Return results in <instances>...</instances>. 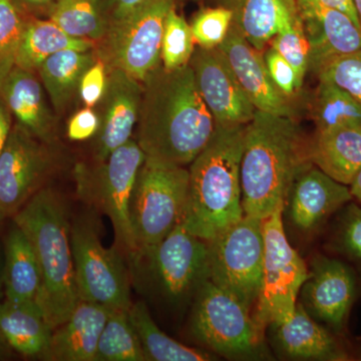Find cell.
<instances>
[{"mask_svg":"<svg viewBox=\"0 0 361 361\" xmlns=\"http://www.w3.org/2000/svg\"><path fill=\"white\" fill-rule=\"evenodd\" d=\"M135 142L146 158L186 167L205 148L216 123L190 65L159 66L142 82Z\"/></svg>","mask_w":361,"mask_h":361,"instance_id":"obj_1","label":"cell"},{"mask_svg":"<svg viewBox=\"0 0 361 361\" xmlns=\"http://www.w3.org/2000/svg\"><path fill=\"white\" fill-rule=\"evenodd\" d=\"M25 23L11 0H0V85L16 66Z\"/></svg>","mask_w":361,"mask_h":361,"instance_id":"obj_36","label":"cell"},{"mask_svg":"<svg viewBox=\"0 0 361 361\" xmlns=\"http://www.w3.org/2000/svg\"><path fill=\"white\" fill-rule=\"evenodd\" d=\"M51 20L71 37L90 42L103 39L110 25L102 0H58Z\"/></svg>","mask_w":361,"mask_h":361,"instance_id":"obj_31","label":"cell"},{"mask_svg":"<svg viewBox=\"0 0 361 361\" xmlns=\"http://www.w3.org/2000/svg\"><path fill=\"white\" fill-rule=\"evenodd\" d=\"M142 92V82L118 68L109 70L106 90L97 104L101 114L94 158L99 163L132 139L139 121Z\"/></svg>","mask_w":361,"mask_h":361,"instance_id":"obj_16","label":"cell"},{"mask_svg":"<svg viewBox=\"0 0 361 361\" xmlns=\"http://www.w3.org/2000/svg\"><path fill=\"white\" fill-rule=\"evenodd\" d=\"M189 193V170L146 158L137 172L130 203L137 254L160 243L182 223Z\"/></svg>","mask_w":361,"mask_h":361,"instance_id":"obj_5","label":"cell"},{"mask_svg":"<svg viewBox=\"0 0 361 361\" xmlns=\"http://www.w3.org/2000/svg\"><path fill=\"white\" fill-rule=\"evenodd\" d=\"M300 292L305 310L345 338L349 314L360 293L355 271L341 259L319 254L313 259Z\"/></svg>","mask_w":361,"mask_h":361,"instance_id":"obj_14","label":"cell"},{"mask_svg":"<svg viewBox=\"0 0 361 361\" xmlns=\"http://www.w3.org/2000/svg\"><path fill=\"white\" fill-rule=\"evenodd\" d=\"M218 49L256 110L276 116H292L288 97L271 80L261 51L247 42L234 23Z\"/></svg>","mask_w":361,"mask_h":361,"instance_id":"obj_19","label":"cell"},{"mask_svg":"<svg viewBox=\"0 0 361 361\" xmlns=\"http://www.w3.org/2000/svg\"><path fill=\"white\" fill-rule=\"evenodd\" d=\"M209 244V280L251 310L262 281V221L244 215Z\"/></svg>","mask_w":361,"mask_h":361,"instance_id":"obj_10","label":"cell"},{"mask_svg":"<svg viewBox=\"0 0 361 361\" xmlns=\"http://www.w3.org/2000/svg\"><path fill=\"white\" fill-rule=\"evenodd\" d=\"M30 4H35V6H42V4H49L51 0H25Z\"/></svg>","mask_w":361,"mask_h":361,"instance_id":"obj_48","label":"cell"},{"mask_svg":"<svg viewBox=\"0 0 361 361\" xmlns=\"http://www.w3.org/2000/svg\"><path fill=\"white\" fill-rule=\"evenodd\" d=\"M233 23L259 51L298 14L296 0H233Z\"/></svg>","mask_w":361,"mask_h":361,"instance_id":"obj_26","label":"cell"},{"mask_svg":"<svg viewBox=\"0 0 361 361\" xmlns=\"http://www.w3.org/2000/svg\"><path fill=\"white\" fill-rule=\"evenodd\" d=\"M353 6H355L356 14H357L358 20L361 26V0H353Z\"/></svg>","mask_w":361,"mask_h":361,"instance_id":"obj_47","label":"cell"},{"mask_svg":"<svg viewBox=\"0 0 361 361\" xmlns=\"http://www.w3.org/2000/svg\"><path fill=\"white\" fill-rule=\"evenodd\" d=\"M232 23L233 13L227 7L201 11L191 25L195 42L205 49H216L224 42Z\"/></svg>","mask_w":361,"mask_h":361,"instance_id":"obj_37","label":"cell"},{"mask_svg":"<svg viewBox=\"0 0 361 361\" xmlns=\"http://www.w3.org/2000/svg\"><path fill=\"white\" fill-rule=\"evenodd\" d=\"M216 125H248L256 113L225 56L216 49H195L189 63Z\"/></svg>","mask_w":361,"mask_h":361,"instance_id":"obj_15","label":"cell"},{"mask_svg":"<svg viewBox=\"0 0 361 361\" xmlns=\"http://www.w3.org/2000/svg\"><path fill=\"white\" fill-rule=\"evenodd\" d=\"M325 6L334 7L338 9L345 14H348L358 27L361 28L360 20H358L357 14H356L355 6H353V0H320Z\"/></svg>","mask_w":361,"mask_h":361,"instance_id":"obj_43","label":"cell"},{"mask_svg":"<svg viewBox=\"0 0 361 361\" xmlns=\"http://www.w3.org/2000/svg\"><path fill=\"white\" fill-rule=\"evenodd\" d=\"M4 218H6V216H4V214L1 212V210H0V224H1V222L4 221Z\"/></svg>","mask_w":361,"mask_h":361,"instance_id":"obj_51","label":"cell"},{"mask_svg":"<svg viewBox=\"0 0 361 361\" xmlns=\"http://www.w3.org/2000/svg\"><path fill=\"white\" fill-rule=\"evenodd\" d=\"M9 132H11V127H9L8 118H7L6 111L0 106V153L6 145Z\"/></svg>","mask_w":361,"mask_h":361,"instance_id":"obj_44","label":"cell"},{"mask_svg":"<svg viewBox=\"0 0 361 361\" xmlns=\"http://www.w3.org/2000/svg\"><path fill=\"white\" fill-rule=\"evenodd\" d=\"M106 66L104 61L97 59L89 70L85 71L80 84V99L85 106L92 108L101 102L106 87Z\"/></svg>","mask_w":361,"mask_h":361,"instance_id":"obj_40","label":"cell"},{"mask_svg":"<svg viewBox=\"0 0 361 361\" xmlns=\"http://www.w3.org/2000/svg\"><path fill=\"white\" fill-rule=\"evenodd\" d=\"M308 158L332 179L349 186L361 170V128L317 130L308 145Z\"/></svg>","mask_w":361,"mask_h":361,"instance_id":"obj_24","label":"cell"},{"mask_svg":"<svg viewBox=\"0 0 361 361\" xmlns=\"http://www.w3.org/2000/svg\"><path fill=\"white\" fill-rule=\"evenodd\" d=\"M310 163L291 116L256 111L247 125L240 168L244 215L263 221L285 203L297 174Z\"/></svg>","mask_w":361,"mask_h":361,"instance_id":"obj_2","label":"cell"},{"mask_svg":"<svg viewBox=\"0 0 361 361\" xmlns=\"http://www.w3.org/2000/svg\"><path fill=\"white\" fill-rule=\"evenodd\" d=\"M2 287H4V257L0 252V294H1Z\"/></svg>","mask_w":361,"mask_h":361,"instance_id":"obj_46","label":"cell"},{"mask_svg":"<svg viewBox=\"0 0 361 361\" xmlns=\"http://www.w3.org/2000/svg\"><path fill=\"white\" fill-rule=\"evenodd\" d=\"M42 283V272L35 249L25 233L13 223L4 245V288L6 299L16 302L37 301Z\"/></svg>","mask_w":361,"mask_h":361,"instance_id":"obj_25","label":"cell"},{"mask_svg":"<svg viewBox=\"0 0 361 361\" xmlns=\"http://www.w3.org/2000/svg\"><path fill=\"white\" fill-rule=\"evenodd\" d=\"M94 63V54L90 51L65 49L52 54L39 66L40 80L59 115L68 108L85 71Z\"/></svg>","mask_w":361,"mask_h":361,"instance_id":"obj_27","label":"cell"},{"mask_svg":"<svg viewBox=\"0 0 361 361\" xmlns=\"http://www.w3.org/2000/svg\"><path fill=\"white\" fill-rule=\"evenodd\" d=\"M353 200L349 186L332 179L310 161L297 174L285 206L288 205L294 227L311 234Z\"/></svg>","mask_w":361,"mask_h":361,"instance_id":"obj_17","label":"cell"},{"mask_svg":"<svg viewBox=\"0 0 361 361\" xmlns=\"http://www.w3.org/2000/svg\"><path fill=\"white\" fill-rule=\"evenodd\" d=\"M311 114L317 130L361 128V104L348 92L329 80H319L313 94Z\"/></svg>","mask_w":361,"mask_h":361,"instance_id":"obj_30","label":"cell"},{"mask_svg":"<svg viewBox=\"0 0 361 361\" xmlns=\"http://www.w3.org/2000/svg\"><path fill=\"white\" fill-rule=\"evenodd\" d=\"M99 128V115L92 108L87 106L71 118L68 125V135L71 141H85L96 135Z\"/></svg>","mask_w":361,"mask_h":361,"instance_id":"obj_41","label":"cell"},{"mask_svg":"<svg viewBox=\"0 0 361 361\" xmlns=\"http://www.w3.org/2000/svg\"><path fill=\"white\" fill-rule=\"evenodd\" d=\"M52 331L37 301L0 302V337L20 355L44 360Z\"/></svg>","mask_w":361,"mask_h":361,"instance_id":"obj_23","label":"cell"},{"mask_svg":"<svg viewBox=\"0 0 361 361\" xmlns=\"http://www.w3.org/2000/svg\"><path fill=\"white\" fill-rule=\"evenodd\" d=\"M149 1L151 0H111L109 23L111 25V23L127 18L128 16L135 13Z\"/></svg>","mask_w":361,"mask_h":361,"instance_id":"obj_42","label":"cell"},{"mask_svg":"<svg viewBox=\"0 0 361 361\" xmlns=\"http://www.w3.org/2000/svg\"><path fill=\"white\" fill-rule=\"evenodd\" d=\"M195 51V39L191 25L176 13L174 7L166 16L161 39V65L167 71L177 70L189 65Z\"/></svg>","mask_w":361,"mask_h":361,"instance_id":"obj_34","label":"cell"},{"mask_svg":"<svg viewBox=\"0 0 361 361\" xmlns=\"http://www.w3.org/2000/svg\"><path fill=\"white\" fill-rule=\"evenodd\" d=\"M96 361H147L128 310L109 311L97 343Z\"/></svg>","mask_w":361,"mask_h":361,"instance_id":"obj_32","label":"cell"},{"mask_svg":"<svg viewBox=\"0 0 361 361\" xmlns=\"http://www.w3.org/2000/svg\"><path fill=\"white\" fill-rule=\"evenodd\" d=\"M310 44V68L317 75L331 59L361 49V28L338 9L320 0H296Z\"/></svg>","mask_w":361,"mask_h":361,"instance_id":"obj_18","label":"cell"},{"mask_svg":"<svg viewBox=\"0 0 361 361\" xmlns=\"http://www.w3.org/2000/svg\"><path fill=\"white\" fill-rule=\"evenodd\" d=\"M68 213L61 196L42 189L13 216L39 261L42 283L37 303L52 329L70 317L80 301Z\"/></svg>","mask_w":361,"mask_h":361,"instance_id":"obj_4","label":"cell"},{"mask_svg":"<svg viewBox=\"0 0 361 361\" xmlns=\"http://www.w3.org/2000/svg\"><path fill=\"white\" fill-rule=\"evenodd\" d=\"M270 44L290 63L299 80L303 82L304 77L310 68V44L304 33L299 13L280 28L277 35L271 40Z\"/></svg>","mask_w":361,"mask_h":361,"instance_id":"obj_35","label":"cell"},{"mask_svg":"<svg viewBox=\"0 0 361 361\" xmlns=\"http://www.w3.org/2000/svg\"><path fill=\"white\" fill-rule=\"evenodd\" d=\"M349 189H350L353 199H355L358 203L361 204V170L355 176L353 183L349 185Z\"/></svg>","mask_w":361,"mask_h":361,"instance_id":"obj_45","label":"cell"},{"mask_svg":"<svg viewBox=\"0 0 361 361\" xmlns=\"http://www.w3.org/2000/svg\"><path fill=\"white\" fill-rule=\"evenodd\" d=\"M146 155L135 140L116 149L94 169L77 171L80 198L108 216L115 231L116 246L130 262L137 254L130 221V203L135 178Z\"/></svg>","mask_w":361,"mask_h":361,"instance_id":"obj_7","label":"cell"},{"mask_svg":"<svg viewBox=\"0 0 361 361\" xmlns=\"http://www.w3.org/2000/svg\"><path fill=\"white\" fill-rule=\"evenodd\" d=\"M54 166L47 142L20 123L11 129L0 153V210L6 217L13 216L42 190Z\"/></svg>","mask_w":361,"mask_h":361,"instance_id":"obj_13","label":"cell"},{"mask_svg":"<svg viewBox=\"0 0 361 361\" xmlns=\"http://www.w3.org/2000/svg\"><path fill=\"white\" fill-rule=\"evenodd\" d=\"M148 260L161 290L180 300L196 293L209 279V244L180 223L160 243L142 251L137 261Z\"/></svg>","mask_w":361,"mask_h":361,"instance_id":"obj_12","label":"cell"},{"mask_svg":"<svg viewBox=\"0 0 361 361\" xmlns=\"http://www.w3.org/2000/svg\"><path fill=\"white\" fill-rule=\"evenodd\" d=\"M355 356H356V360H361V345L360 346V348L356 349L355 357Z\"/></svg>","mask_w":361,"mask_h":361,"instance_id":"obj_50","label":"cell"},{"mask_svg":"<svg viewBox=\"0 0 361 361\" xmlns=\"http://www.w3.org/2000/svg\"><path fill=\"white\" fill-rule=\"evenodd\" d=\"M263 58L271 80L285 97L293 96L302 87L303 82L299 80L290 63L273 47L266 51Z\"/></svg>","mask_w":361,"mask_h":361,"instance_id":"obj_39","label":"cell"},{"mask_svg":"<svg viewBox=\"0 0 361 361\" xmlns=\"http://www.w3.org/2000/svg\"><path fill=\"white\" fill-rule=\"evenodd\" d=\"M283 212L279 209L262 221V281L254 318L263 329L290 319L295 312L297 296L310 275L303 259L287 240Z\"/></svg>","mask_w":361,"mask_h":361,"instance_id":"obj_9","label":"cell"},{"mask_svg":"<svg viewBox=\"0 0 361 361\" xmlns=\"http://www.w3.org/2000/svg\"><path fill=\"white\" fill-rule=\"evenodd\" d=\"M246 129L247 125H216L205 148L190 164L182 224L206 241L244 216L240 168Z\"/></svg>","mask_w":361,"mask_h":361,"instance_id":"obj_3","label":"cell"},{"mask_svg":"<svg viewBox=\"0 0 361 361\" xmlns=\"http://www.w3.org/2000/svg\"><path fill=\"white\" fill-rule=\"evenodd\" d=\"M329 251L355 271L361 293V206L349 202L336 213Z\"/></svg>","mask_w":361,"mask_h":361,"instance_id":"obj_33","label":"cell"},{"mask_svg":"<svg viewBox=\"0 0 361 361\" xmlns=\"http://www.w3.org/2000/svg\"><path fill=\"white\" fill-rule=\"evenodd\" d=\"M0 94L21 127L40 141H52L56 118L47 106L35 71L14 66L0 85Z\"/></svg>","mask_w":361,"mask_h":361,"instance_id":"obj_22","label":"cell"},{"mask_svg":"<svg viewBox=\"0 0 361 361\" xmlns=\"http://www.w3.org/2000/svg\"><path fill=\"white\" fill-rule=\"evenodd\" d=\"M92 47L90 40L71 37L51 20L28 21L23 27L16 66L37 71L45 59L56 52L65 49L87 51Z\"/></svg>","mask_w":361,"mask_h":361,"instance_id":"obj_28","label":"cell"},{"mask_svg":"<svg viewBox=\"0 0 361 361\" xmlns=\"http://www.w3.org/2000/svg\"><path fill=\"white\" fill-rule=\"evenodd\" d=\"M128 314L147 361H207L212 356L171 338L154 322L146 303H132Z\"/></svg>","mask_w":361,"mask_h":361,"instance_id":"obj_29","label":"cell"},{"mask_svg":"<svg viewBox=\"0 0 361 361\" xmlns=\"http://www.w3.org/2000/svg\"><path fill=\"white\" fill-rule=\"evenodd\" d=\"M71 241L80 300L129 310L130 275L126 256L116 245L104 247L94 216L84 214L71 223Z\"/></svg>","mask_w":361,"mask_h":361,"instance_id":"obj_8","label":"cell"},{"mask_svg":"<svg viewBox=\"0 0 361 361\" xmlns=\"http://www.w3.org/2000/svg\"><path fill=\"white\" fill-rule=\"evenodd\" d=\"M110 308L90 301H78L63 324L52 331L44 360L96 361L97 343Z\"/></svg>","mask_w":361,"mask_h":361,"instance_id":"obj_21","label":"cell"},{"mask_svg":"<svg viewBox=\"0 0 361 361\" xmlns=\"http://www.w3.org/2000/svg\"><path fill=\"white\" fill-rule=\"evenodd\" d=\"M6 342L2 341L1 337H0V357L4 355V349H6Z\"/></svg>","mask_w":361,"mask_h":361,"instance_id":"obj_49","label":"cell"},{"mask_svg":"<svg viewBox=\"0 0 361 361\" xmlns=\"http://www.w3.org/2000/svg\"><path fill=\"white\" fill-rule=\"evenodd\" d=\"M173 0H151L123 20L111 23L104 37L102 61L144 82L161 66V39Z\"/></svg>","mask_w":361,"mask_h":361,"instance_id":"obj_11","label":"cell"},{"mask_svg":"<svg viewBox=\"0 0 361 361\" xmlns=\"http://www.w3.org/2000/svg\"><path fill=\"white\" fill-rule=\"evenodd\" d=\"M270 327L274 329L275 345L286 357L322 361L351 360L345 338L320 324L301 303H297L290 319Z\"/></svg>","mask_w":361,"mask_h":361,"instance_id":"obj_20","label":"cell"},{"mask_svg":"<svg viewBox=\"0 0 361 361\" xmlns=\"http://www.w3.org/2000/svg\"><path fill=\"white\" fill-rule=\"evenodd\" d=\"M191 332L200 343L232 360L266 357L264 332L236 297L206 280L196 292Z\"/></svg>","mask_w":361,"mask_h":361,"instance_id":"obj_6","label":"cell"},{"mask_svg":"<svg viewBox=\"0 0 361 361\" xmlns=\"http://www.w3.org/2000/svg\"><path fill=\"white\" fill-rule=\"evenodd\" d=\"M317 75L319 80L339 85L361 104V49L331 59Z\"/></svg>","mask_w":361,"mask_h":361,"instance_id":"obj_38","label":"cell"}]
</instances>
